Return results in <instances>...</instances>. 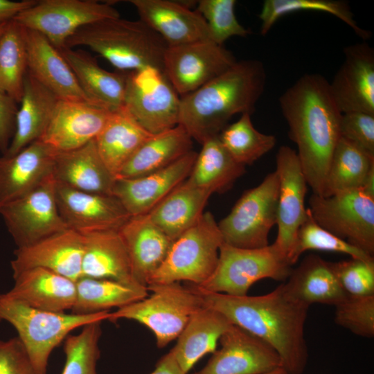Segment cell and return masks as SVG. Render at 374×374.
I'll return each mask as SVG.
<instances>
[{
	"label": "cell",
	"mask_w": 374,
	"mask_h": 374,
	"mask_svg": "<svg viewBox=\"0 0 374 374\" xmlns=\"http://www.w3.org/2000/svg\"><path fill=\"white\" fill-rule=\"evenodd\" d=\"M55 190L52 173L28 193L0 208V215L17 247L68 229L59 213Z\"/></svg>",
	"instance_id": "cell-13"
},
{
	"label": "cell",
	"mask_w": 374,
	"mask_h": 374,
	"mask_svg": "<svg viewBox=\"0 0 374 374\" xmlns=\"http://www.w3.org/2000/svg\"><path fill=\"white\" fill-rule=\"evenodd\" d=\"M237 62L233 53L206 39L168 46L163 71L180 97L219 76Z\"/></svg>",
	"instance_id": "cell-14"
},
{
	"label": "cell",
	"mask_w": 374,
	"mask_h": 374,
	"mask_svg": "<svg viewBox=\"0 0 374 374\" xmlns=\"http://www.w3.org/2000/svg\"><path fill=\"white\" fill-rule=\"evenodd\" d=\"M197 152L190 151L159 170L130 179H116L113 195L131 215L149 213L189 176Z\"/></svg>",
	"instance_id": "cell-21"
},
{
	"label": "cell",
	"mask_w": 374,
	"mask_h": 374,
	"mask_svg": "<svg viewBox=\"0 0 374 374\" xmlns=\"http://www.w3.org/2000/svg\"><path fill=\"white\" fill-rule=\"evenodd\" d=\"M212 193L186 180L148 213L150 220L174 240L203 215Z\"/></svg>",
	"instance_id": "cell-35"
},
{
	"label": "cell",
	"mask_w": 374,
	"mask_h": 374,
	"mask_svg": "<svg viewBox=\"0 0 374 374\" xmlns=\"http://www.w3.org/2000/svg\"><path fill=\"white\" fill-rule=\"evenodd\" d=\"M36 2L37 0H0V24L13 19L18 13L33 6Z\"/></svg>",
	"instance_id": "cell-50"
},
{
	"label": "cell",
	"mask_w": 374,
	"mask_h": 374,
	"mask_svg": "<svg viewBox=\"0 0 374 374\" xmlns=\"http://www.w3.org/2000/svg\"><path fill=\"white\" fill-rule=\"evenodd\" d=\"M193 139L180 125L153 134L123 166L116 179H130L163 169L193 150Z\"/></svg>",
	"instance_id": "cell-34"
},
{
	"label": "cell",
	"mask_w": 374,
	"mask_h": 374,
	"mask_svg": "<svg viewBox=\"0 0 374 374\" xmlns=\"http://www.w3.org/2000/svg\"><path fill=\"white\" fill-rule=\"evenodd\" d=\"M223 242L214 216L204 212L192 227L173 240L165 260L147 286L182 280L201 285L215 271Z\"/></svg>",
	"instance_id": "cell-7"
},
{
	"label": "cell",
	"mask_w": 374,
	"mask_h": 374,
	"mask_svg": "<svg viewBox=\"0 0 374 374\" xmlns=\"http://www.w3.org/2000/svg\"><path fill=\"white\" fill-rule=\"evenodd\" d=\"M59 213L68 229L82 235L118 230L131 216L112 195L84 192L56 181Z\"/></svg>",
	"instance_id": "cell-17"
},
{
	"label": "cell",
	"mask_w": 374,
	"mask_h": 374,
	"mask_svg": "<svg viewBox=\"0 0 374 374\" xmlns=\"http://www.w3.org/2000/svg\"><path fill=\"white\" fill-rule=\"evenodd\" d=\"M58 100L28 71L17 112L15 133L8 151L3 155H13L39 140Z\"/></svg>",
	"instance_id": "cell-31"
},
{
	"label": "cell",
	"mask_w": 374,
	"mask_h": 374,
	"mask_svg": "<svg viewBox=\"0 0 374 374\" xmlns=\"http://www.w3.org/2000/svg\"><path fill=\"white\" fill-rule=\"evenodd\" d=\"M336 276L348 295H374V260H350L332 262Z\"/></svg>",
	"instance_id": "cell-46"
},
{
	"label": "cell",
	"mask_w": 374,
	"mask_h": 374,
	"mask_svg": "<svg viewBox=\"0 0 374 374\" xmlns=\"http://www.w3.org/2000/svg\"><path fill=\"white\" fill-rule=\"evenodd\" d=\"M101 321L88 323L77 335H69L64 340L65 363L62 374H97L100 356L99 340Z\"/></svg>",
	"instance_id": "cell-42"
},
{
	"label": "cell",
	"mask_w": 374,
	"mask_h": 374,
	"mask_svg": "<svg viewBox=\"0 0 374 374\" xmlns=\"http://www.w3.org/2000/svg\"><path fill=\"white\" fill-rule=\"evenodd\" d=\"M278 190L276 171L245 190L231 212L217 223L224 242L242 249L269 245V231L277 222Z\"/></svg>",
	"instance_id": "cell-9"
},
{
	"label": "cell",
	"mask_w": 374,
	"mask_h": 374,
	"mask_svg": "<svg viewBox=\"0 0 374 374\" xmlns=\"http://www.w3.org/2000/svg\"><path fill=\"white\" fill-rule=\"evenodd\" d=\"M219 139L235 161L244 166L253 164L276 143L274 135L263 134L254 127L248 113L241 114L236 122L227 125Z\"/></svg>",
	"instance_id": "cell-41"
},
{
	"label": "cell",
	"mask_w": 374,
	"mask_h": 374,
	"mask_svg": "<svg viewBox=\"0 0 374 374\" xmlns=\"http://www.w3.org/2000/svg\"><path fill=\"white\" fill-rule=\"evenodd\" d=\"M282 286L289 298L309 307L313 303L335 306L348 296L332 262L316 254L305 256Z\"/></svg>",
	"instance_id": "cell-28"
},
{
	"label": "cell",
	"mask_w": 374,
	"mask_h": 374,
	"mask_svg": "<svg viewBox=\"0 0 374 374\" xmlns=\"http://www.w3.org/2000/svg\"><path fill=\"white\" fill-rule=\"evenodd\" d=\"M139 19L155 31L168 46L209 39L203 17L188 4L170 0H129Z\"/></svg>",
	"instance_id": "cell-22"
},
{
	"label": "cell",
	"mask_w": 374,
	"mask_h": 374,
	"mask_svg": "<svg viewBox=\"0 0 374 374\" xmlns=\"http://www.w3.org/2000/svg\"><path fill=\"white\" fill-rule=\"evenodd\" d=\"M152 294L111 312L108 321L125 319L140 323L154 335L158 348L177 339L192 315L203 307L200 296L179 282L152 284Z\"/></svg>",
	"instance_id": "cell-6"
},
{
	"label": "cell",
	"mask_w": 374,
	"mask_h": 374,
	"mask_svg": "<svg viewBox=\"0 0 374 374\" xmlns=\"http://www.w3.org/2000/svg\"><path fill=\"white\" fill-rule=\"evenodd\" d=\"M121 17L108 2L94 0H40L14 18L21 26L35 30L58 50L79 28L106 19Z\"/></svg>",
	"instance_id": "cell-12"
},
{
	"label": "cell",
	"mask_w": 374,
	"mask_h": 374,
	"mask_svg": "<svg viewBox=\"0 0 374 374\" xmlns=\"http://www.w3.org/2000/svg\"><path fill=\"white\" fill-rule=\"evenodd\" d=\"M12 276L14 285L6 292L11 297L42 310H72L76 285L71 279L41 267L28 269Z\"/></svg>",
	"instance_id": "cell-27"
},
{
	"label": "cell",
	"mask_w": 374,
	"mask_h": 374,
	"mask_svg": "<svg viewBox=\"0 0 374 374\" xmlns=\"http://www.w3.org/2000/svg\"><path fill=\"white\" fill-rule=\"evenodd\" d=\"M219 342L220 348L193 374H265L281 367L270 345L238 326L232 324Z\"/></svg>",
	"instance_id": "cell-16"
},
{
	"label": "cell",
	"mask_w": 374,
	"mask_h": 374,
	"mask_svg": "<svg viewBox=\"0 0 374 374\" xmlns=\"http://www.w3.org/2000/svg\"><path fill=\"white\" fill-rule=\"evenodd\" d=\"M309 250L341 253L364 260H374L373 256L319 225L308 208L307 217L298 231L294 245L288 257L290 265H294L300 256Z\"/></svg>",
	"instance_id": "cell-43"
},
{
	"label": "cell",
	"mask_w": 374,
	"mask_h": 374,
	"mask_svg": "<svg viewBox=\"0 0 374 374\" xmlns=\"http://www.w3.org/2000/svg\"><path fill=\"white\" fill-rule=\"evenodd\" d=\"M292 269L287 258L274 243L259 249H242L223 242L213 275L196 286L212 292L245 296L260 280L270 278L285 282Z\"/></svg>",
	"instance_id": "cell-8"
},
{
	"label": "cell",
	"mask_w": 374,
	"mask_h": 374,
	"mask_svg": "<svg viewBox=\"0 0 374 374\" xmlns=\"http://www.w3.org/2000/svg\"><path fill=\"white\" fill-rule=\"evenodd\" d=\"M83 250V235L69 229L56 233L31 244L17 247L10 262L12 276L41 267L76 282L82 276Z\"/></svg>",
	"instance_id": "cell-20"
},
{
	"label": "cell",
	"mask_w": 374,
	"mask_h": 374,
	"mask_svg": "<svg viewBox=\"0 0 374 374\" xmlns=\"http://www.w3.org/2000/svg\"><path fill=\"white\" fill-rule=\"evenodd\" d=\"M309 205L319 225L373 256L374 198L355 188L328 197L312 193Z\"/></svg>",
	"instance_id": "cell-10"
},
{
	"label": "cell",
	"mask_w": 374,
	"mask_h": 374,
	"mask_svg": "<svg viewBox=\"0 0 374 374\" xmlns=\"http://www.w3.org/2000/svg\"><path fill=\"white\" fill-rule=\"evenodd\" d=\"M235 0H199L195 10L205 20L210 40L223 45L231 37H247L249 29L244 27L235 14Z\"/></svg>",
	"instance_id": "cell-44"
},
{
	"label": "cell",
	"mask_w": 374,
	"mask_h": 374,
	"mask_svg": "<svg viewBox=\"0 0 374 374\" xmlns=\"http://www.w3.org/2000/svg\"><path fill=\"white\" fill-rule=\"evenodd\" d=\"M76 296L71 313L91 314L120 308L148 295L147 287L117 281L81 277L76 282Z\"/></svg>",
	"instance_id": "cell-37"
},
{
	"label": "cell",
	"mask_w": 374,
	"mask_h": 374,
	"mask_svg": "<svg viewBox=\"0 0 374 374\" xmlns=\"http://www.w3.org/2000/svg\"><path fill=\"white\" fill-rule=\"evenodd\" d=\"M17 110V103L7 94L0 92V152L1 154L6 153L12 139Z\"/></svg>",
	"instance_id": "cell-49"
},
{
	"label": "cell",
	"mask_w": 374,
	"mask_h": 374,
	"mask_svg": "<svg viewBox=\"0 0 374 374\" xmlns=\"http://www.w3.org/2000/svg\"><path fill=\"white\" fill-rule=\"evenodd\" d=\"M232 324L223 314L204 305L195 312L170 350L182 371L187 374L203 356L213 353Z\"/></svg>",
	"instance_id": "cell-32"
},
{
	"label": "cell",
	"mask_w": 374,
	"mask_h": 374,
	"mask_svg": "<svg viewBox=\"0 0 374 374\" xmlns=\"http://www.w3.org/2000/svg\"><path fill=\"white\" fill-rule=\"evenodd\" d=\"M197 153L186 182L213 193H223L232 188L245 172L221 143L219 136L206 140Z\"/></svg>",
	"instance_id": "cell-36"
},
{
	"label": "cell",
	"mask_w": 374,
	"mask_h": 374,
	"mask_svg": "<svg viewBox=\"0 0 374 374\" xmlns=\"http://www.w3.org/2000/svg\"><path fill=\"white\" fill-rule=\"evenodd\" d=\"M126 247L134 278L146 287L165 260L173 242L148 213L130 216L118 229Z\"/></svg>",
	"instance_id": "cell-25"
},
{
	"label": "cell",
	"mask_w": 374,
	"mask_h": 374,
	"mask_svg": "<svg viewBox=\"0 0 374 374\" xmlns=\"http://www.w3.org/2000/svg\"><path fill=\"white\" fill-rule=\"evenodd\" d=\"M267 82L258 60L237 61L227 71L181 97L179 125L201 145L219 136L235 114H252Z\"/></svg>",
	"instance_id": "cell-3"
},
{
	"label": "cell",
	"mask_w": 374,
	"mask_h": 374,
	"mask_svg": "<svg viewBox=\"0 0 374 374\" xmlns=\"http://www.w3.org/2000/svg\"><path fill=\"white\" fill-rule=\"evenodd\" d=\"M359 188L367 195L374 198V166L369 170Z\"/></svg>",
	"instance_id": "cell-52"
},
{
	"label": "cell",
	"mask_w": 374,
	"mask_h": 374,
	"mask_svg": "<svg viewBox=\"0 0 374 374\" xmlns=\"http://www.w3.org/2000/svg\"><path fill=\"white\" fill-rule=\"evenodd\" d=\"M152 135L123 107L112 113L94 141L100 158L116 178L123 166Z\"/></svg>",
	"instance_id": "cell-33"
},
{
	"label": "cell",
	"mask_w": 374,
	"mask_h": 374,
	"mask_svg": "<svg viewBox=\"0 0 374 374\" xmlns=\"http://www.w3.org/2000/svg\"><path fill=\"white\" fill-rule=\"evenodd\" d=\"M276 164L279 190L278 233L274 244L288 260L298 231L308 215L305 198L308 185L296 150L287 145L280 146L276 156Z\"/></svg>",
	"instance_id": "cell-15"
},
{
	"label": "cell",
	"mask_w": 374,
	"mask_h": 374,
	"mask_svg": "<svg viewBox=\"0 0 374 374\" xmlns=\"http://www.w3.org/2000/svg\"><path fill=\"white\" fill-rule=\"evenodd\" d=\"M290 139L312 193L322 195L335 148L341 138L342 113L330 93L329 82L317 73L304 74L279 98Z\"/></svg>",
	"instance_id": "cell-2"
},
{
	"label": "cell",
	"mask_w": 374,
	"mask_h": 374,
	"mask_svg": "<svg viewBox=\"0 0 374 374\" xmlns=\"http://www.w3.org/2000/svg\"><path fill=\"white\" fill-rule=\"evenodd\" d=\"M180 100L161 69L148 66L127 72L123 107L150 134L179 125Z\"/></svg>",
	"instance_id": "cell-11"
},
{
	"label": "cell",
	"mask_w": 374,
	"mask_h": 374,
	"mask_svg": "<svg viewBox=\"0 0 374 374\" xmlns=\"http://www.w3.org/2000/svg\"><path fill=\"white\" fill-rule=\"evenodd\" d=\"M110 313L49 312L33 308L6 292H0V321H6L15 328L37 374H47L52 351L70 332L94 321L108 320Z\"/></svg>",
	"instance_id": "cell-5"
},
{
	"label": "cell",
	"mask_w": 374,
	"mask_h": 374,
	"mask_svg": "<svg viewBox=\"0 0 374 374\" xmlns=\"http://www.w3.org/2000/svg\"><path fill=\"white\" fill-rule=\"evenodd\" d=\"M22 30L28 72L59 99L91 103L60 50L41 33Z\"/></svg>",
	"instance_id": "cell-23"
},
{
	"label": "cell",
	"mask_w": 374,
	"mask_h": 374,
	"mask_svg": "<svg viewBox=\"0 0 374 374\" xmlns=\"http://www.w3.org/2000/svg\"><path fill=\"white\" fill-rule=\"evenodd\" d=\"M56 152L36 141L13 155H0V208L52 174Z\"/></svg>",
	"instance_id": "cell-24"
},
{
	"label": "cell",
	"mask_w": 374,
	"mask_h": 374,
	"mask_svg": "<svg viewBox=\"0 0 374 374\" xmlns=\"http://www.w3.org/2000/svg\"><path fill=\"white\" fill-rule=\"evenodd\" d=\"M344 60L329 87L339 111L374 114V50L366 42L344 49Z\"/></svg>",
	"instance_id": "cell-18"
},
{
	"label": "cell",
	"mask_w": 374,
	"mask_h": 374,
	"mask_svg": "<svg viewBox=\"0 0 374 374\" xmlns=\"http://www.w3.org/2000/svg\"><path fill=\"white\" fill-rule=\"evenodd\" d=\"M301 10L329 13L344 22L362 39L371 37V33L361 28L355 21L348 3L339 0H265L259 14L260 34L267 35L281 17Z\"/></svg>",
	"instance_id": "cell-40"
},
{
	"label": "cell",
	"mask_w": 374,
	"mask_h": 374,
	"mask_svg": "<svg viewBox=\"0 0 374 374\" xmlns=\"http://www.w3.org/2000/svg\"><path fill=\"white\" fill-rule=\"evenodd\" d=\"M82 276L143 287L132 274L130 260L118 230H104L83 235Z\"/></svg>",
	"instance_id": "cell-26"
},
{
	"label": "cell",
	"mask_w": 374,
	"mask_h": 374,
	"mask_svg": "<svg viewBox=\"0 0 374 374\" xmlns=\"http://www.w3.org/2000/svg\"><path fill=\"white\" fill-rule=\"evenodd\" d=\"M8 22V21L0 24V37L1 36L3 33L4 32L6 28Z\"/></svg>",
	"instance_id": "cell-54"
},
{
	"label": "cell",
	"mask_w": 374,
	"mask_h": 374,
	"mask_svg": "<svg viewBox=\"0 0 374 374\" xmlns=\"http://www.w3.org/2000/svg\"><path fill=\"white\" fill-rule=\"evenodd\" d=\"M335 307V323L363 337H374V295L348 296Z\"/></svg>",
	"instance_id": "cell-45"
},
{
	"label": "cell",
	"mask_w": 374,
	"mask_h": 374,
	"mask_svg": "<svg viewBox=\"0 0 374 374\" xmlns=\"http://www.w3.org/2000/svg\"><path fill=\"white\" fill-rule=\"evenodd\" d=\"M265 374H287V373L282 367H279L269 373Z\"/></svg>",
	"instance_id": "cell-53"
},
{
	"label": "cell",
	"mask_w": 374,
	"mask_h": 374,
	"mask_svg": "<svg viewBox=\"0 0 374 374\" xmlns=\"http://www.w3.org/2000/svg\"><path fill=\"white\" fill-rule=\"evenodd\" d=\"M73 48L86 46L121 72L152 66L163 71L168 45L141 20L106 19L79 28L66 42Z\"/></svg>",
	"instance_id": "cell-4"
},
{
	"label": "cell",
	"mask_w": 374,
	"mask_h": 374,
	"mask_svg": "<svg viewBox=\"0 0 374 374\" xmlns=\"http://www.w3.org/2000/svg\"><path fill=\"white\" fill-rule=\"evenodd\" d=\"M89 100L115 112L124 106L127 72H110L89 54L67 46L60 50Z\"/></svg>",
	"instance_id": "cell-30"
},
{
	"label": "cell",
	"mask_w": 374,
	"mask_h": 374,
	"mask_svg": "<svg viewBox=\"0 0 374 374\" xmlns=\"http://www.w3.org/2000/svg\"><path fill=\"white\" fill-rule=\"evenodd\" d=\"M53 174L57 182L76 190L112 195L116 178L97 150L94 140L66 152H57Z\"/></svg>",
	"instance_id": "cell-29"
},
{
	"label": "cell",
	"mask_w": 374,
	"mask_h": 374,
	"mask_svg": "<svg viewBox=\"0 0 374 374\" xmlns=\"http://www.w3.org/2000/svg\"><path fill=\"white\" fill-rule=\"evenodd\" d=\"M373 166L374 155L341 137L331 158L321 196L359 188Z\"/></svg>",
	"instance_id": "cell-38"
},
{
	"label": "cell",
	"mask_w": 374,
	"mask_h": 374,
	"mask_svg": "<svg viewBox=\"0 0 374 374\" xmlns=\"http://www.w3.org/2000/svg\"><path fill=\"white\" fill-rule=\"evenodd\" d=\"M150 374H185L178 364L172 352L160 358L155 365L153 371Z\"/></svg>",
	"instance_id": "cell-51"
},
{
	"label": "cell",
	"mask_w": 374,
	"mask_h": 374,
	"mask_svg": "<svg viewBox=\"0 0 374 374\" xmlns=\"http://www.w3.org/2000/svg\"><path fill=\"white\" fill-rule=\"evenodd\" d=\"M27 71L22 27L12 19L0 37V92L19 103Z\"/></svg>",
	"instance_id": "cell-39"
},
{
	"label": "cell",
	"mask_w": 374,
	"mask_h": 374,
	"mask_svg": "<svg viewBox=\"0 0 374 374\" xmlns=\"http://www.w3.org/2000/svg\"><path fill=\"white\" fill-rule=\"evenodd\" d=\"M112 112L87 101L59 99L38 141L56 152L79 148L96 139Z\"/></svg>",
	"instance_id": "cell-19"
},
{
	"label": "cell",
	"mask_w": 374,
	"mask_h": 374,
	"mask_svg": "<svg viewBox=\"0 0 374 374\" xmlns=\"http://www.w3.org/2000/svg\"><path fill=\"white\" fill-rule=\"evenodd\" d=\"M190 286L200 296L203 305L223 314L270 345L278 353L287 374H303L308 361L305 324L309 306L289 298L282 283L260 296H230Z\"/></svg>",
	"instance_id": "cell-1"
},
{
	"label": "cell",
	"mask_w": 374,
	"mask_h": 374,
	"mask_svg": "<svg viewBox=\"0 0 374 374\" xmlns=\"http://www.w3.org/2000/svg\"><path fill=\"white\" fill-rule=\"evenodd\" d=\"M340 136L374 155V114L360 112L342 114Z\"/></svg>",
	"instance_id": "cell-47"
},
{
	"label": "cell",
	"mask_w": 374,
	"mask_h": 374,
	"mask_svg": "<svg viewBox=\"0 0 374 374\" xmlns=\"http://www.w3.org/2000/svg\"><path fill=\"white\" fill-rule=\"evenodd\" d=\"M0 374H37L18 337L0 339Z\"/></svg>",
	"instance_id": "cell-48"
}]
</instances>
